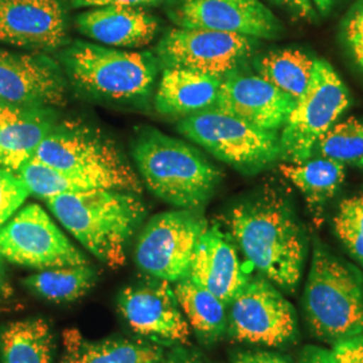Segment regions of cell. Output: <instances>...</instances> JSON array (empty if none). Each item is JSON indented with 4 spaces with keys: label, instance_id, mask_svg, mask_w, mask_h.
Masks as SVG:
<instances>
[{
    "label": "cell",
    "instance_id": "obj_39",
    "mask_svg": "<svg viewBox=\"0 0 363 363\" xmlns=\"http://www.w3.org/2000/svg\"><path fill=\"white\" fill-rule=\"evenodd\" d=\"M13 289L10 281L7 280V276L3 269L1 261H0V300H7L13 296Z\"/></svg>",
    "mask_w": 363,
    "mask_h": 363
},
{
    "label": "cell",
    "instance_id": "obj_23",
    "mask_svg": "<svg viewBox=\"0 0 363 363\" xmlns=\"http://www.w3.org/2000/svg\"><path fill=\"white\" fill-rule=\"evenodd\" d=\"M174 294L184 318L198 337L213 343L228 331V306L189 276L175 283Z\"/></svg>",
    "mask_w": 363,
    "mask_h": 363
},
{
    "label": "cell",
    "instance_id": "obj_13",
    "mask_svg": "<svg viewBox=\"0 0 363 363\" xmlns=\"http://www.w3.org/2000/svg\"><path fill=\"white\" fill-rule=\"evenodd\" d=\"M169 21L184 28L235 33L256 39H277L280 19L262 0H163Z\"/></svg>",
    "mask_w": 363,
    "mask_h": 363
},
{
    "label": "cell",
    "instance_id": "obj_16",
    "mask_svg": "<svg viewBox=\"0 0 363 363\" xmlns=\"http://www.w3.org/2000/svg\"><path fill=\"white\" fill-rule=\"evenodd\" d=\"M58 66L45 55L0 50V103L46 106L65 101Z\"/></svg>",
    "mask_w": 363,
    "mask_h": 363
},
{
    "label": "cell",
    "instance_id": "obj_42",
    "mask_svg": "<svg viewBox=\"0 0 363 363\" xmlns=\"http://www.w3.org/2000/svg\"><path fill=\"white\" fill-rule=\"evenodd\" d=\"M7 311V308H3V307H0V312Z\"/></svg>",
    "mask_w": 363,
    "mask_h": 363
},
{
    "label": "cell",
    "instance_id": "obj_12",
    "mask_svg": "<svg viewBox=\"0 0 363 363\" xmlns=\"http://www.w3.org/2000/svg\"><path fill=\"white\" fill-rule=\"evenodd\" d=\"M259 39L206 28L177 27L160 39L156 54L163 67L187 69L223 78L250 57Z\"/></svg>",
    "mask_w": 363,
    "mask_h": 363
},
{
    "label": "cell",
    "instance_id": "obj_24",
    "mask_svg": "<svg viewBox=\"0 0 363 363\" xmlns=\"http://www.w3.org/2000/svg\"><path fill=\"white\" fill-rule=\"evenodd\" d=\"M54 337L45 319L31 318L0 328V363H52Z\"/></svg>",
    "mask_w": 363,
    "mask_h": 363
},
{
    "label": "cell",
    "instance_id": "obj_33",
    "mask_svg": "<svg viewBox=\"0 0 363 363\" xmlns=\"http://www.w3.org/2000/svg\"><path fill=\"white\" fill-rule=\"evenodd\" d=\"M330 352L333 363H363V333L337 342Z\"/></svg>",
    "mask_w": 363,
    "mask_h": 363
},
{
    "label": "cell",
    "instance_id": "obj_41",
    "mask_svg": "<svg viewBox=\"0 0 363 363\" xmlns=\"http://www.w3.org/2000/svg\"><path fill=\"white\" fill-rule=\"evenodd\" d=\"M355 166H358V167H359V169H363V159H362V160H359V162H358V163H357V164H355Z\"/></svg>",
    "mask_w": 363,
    "mask_h": 363
},
{
    "label": "cell",
    "instance_id": "obj_22",
    "mask_svg": "<svg viewBox=\"0 0 363 363\" xmlns=\"http://www.w3.org/2000/svg\"><path fill=\"white\" fill-rule=\"evenodd\" d=\"M164 349L150 340L113 337L91 342L77 330H66L60 363H159Z\"/></svg>",
    "mask_w": 363,
    "mask_h": 363
},
{
    "label": "cell",
    "instance_id": "obj_15",
    "mask_svg": "<svg viewBox=\"0 0 363 363\" xmlns=\"http://www.w3.org/2000/svg\"><path fill=\"white\" fill-rule=\"evenodd\" d=\"M295 103V99L259 74H242L234 70L222 78L213 108L240 117L261 130L279 132Z\"/></svg>",
    "mask_w": 363,
    "mask_h": 363
},
{
    "label": "cell",
    "instance_id": "obj_34",
    "mask_svg": "<svg viewBox=\"0 0 363 363\" xmlns=\"http://www.w3.org/2000/svg\"><path fill=\"white\" fill-rule=\"evenodd\" d=\"M276 6L286 10L292 18L306 22H315L318 13L311 0H269Z\"/></svg>",
    "mask_w": 363,
    "mask_h": 363
},
{
    "label": "cell",
    "instance_id": "obj_29",
    "mask_svg": "<svg viewBox=\"0 0 363 363\" xmlns=\"http://www.w3.org/2000/svg\"><path fill=\"white\" fill-rule=\"evenodd\" d=\"M315 151L343 164H357L363 159V121L350 117L337 123L316 144Z\"/></svg>",
    "mask_w": 363,
    "mask_h": 363
},
{
    "label": "cell",
    "instance_id": "obj_31",
    "mask_svg": "<svg viewBox=\"0 0 363 363\" xmlns=\"http://www.w3.org/2000/svg\"><path fill=\"white\" fill-rule=\"evenodd\" d=\"M340 39L352 64L363 73V0H357L340 22Z\"/></svg>",
    "mask_w": 363,
    "mask_h": 363
},
{
    "label": "cell",
    "instance_id": "obj_4",
    "mask_svg": "<svg viewBox=\"0 0 363 363\" xmlns=\"http://www.w3.org/2000/svg\"><path fill=\"white\" fill-rule=\"evenodd\" d=\"M303 308L312 335L331 346L363 333V276L319 241L312 249Z\"/></svg>",
    "mask_w": 363,
    "mask_h": 363
},
{
    "label": "cell",
    "instance_id": "obj_2",
    "mask_svg": "<svg viewBox=\"0 0 363 363\" xmlns=\"http://www.w3.org/2000/svg\"><path fill=\"white\" fill-rule=\"evenodd\" d=\"M45 201L54 217L94 257L111 268L125 262V247L145 213L136 195L96 189Z\"/></svg>",
    "mask_w": 363,
    "mask_h": 363
},
{
    "label": "cell",
    "instance_id": "obj_40",
    "mask_svg": "<svg viewBox=\"0 0 363 363\" xmlns=\"http://www.w3.org/2000/svg\"><path fill=\"white\" fill-rule=\"evenodd\" d=\"M316 13L327 15L328 11L333 9L335 0H311Z\"/></svg>",
    "mask_w": 363,
    "mask_h": 363
},
{
    "label": "cell",
    "instance_id": "obj_14",
    "mask_svg": "<svg viewBox=\"0 0 363 363\" xmlns=\"http://www.w3.org/2000/svg\"><path fill=\"white\" fill-rule=\"evenodd\" d=\"M117 306L132 331L157 345L184 346L190 339V325L184 318L172 286L156 280L125 288Z\"/></svg>",
    "mask_w": 363,
    "mask_h": 363
},
{
    "label": "cell",
    "instance_id": "obj_21",
    "mask_svg": "<svg viewBox=\"0 0 363 363\" xmlns=\"http://www.w3.org/2000/svg\"><path fill=\"white\" fill-rule=\"evenodd\" d=\"M222 78L187 69L166 67L156 91L160 113L190 116L216 104Z\"/></svg>",
    "mask_w": 363,
    "mask_h": 363
},
{
    "label": "cell",
    "instance_id": "obj_17",
    "mask_svg": "<svg viewBox=\"0 0 363 363\" xmlns=\"http://www.w3.org/2000/svg\"><path fill=\"white\" fill-rule=\"evenodd\" d=\"M65 40L61 0H0V42L33 50H54Z\"/></svg>",
    "mask_w": 363,
    "mask_h": 363
},
{
    "label": "cell",
    "instance_id": "obj_25",
    "mask_svg": "<svg viewBox=\"0 0 363 363\" xmlns=\"http://www.w3.org/2000/svg\"><path fill=\"white\" fill-rule=\"evenodd\" d=\"M281 172L298 187L308 206L318 213L337 195L346 177L345 164L327 157L289 163L281 167Z\"/></svg>",
    "mask_w": 363,
    "mask_h": 363
},
{
    "label": "cell",
    "instance_id": "obj_5",
    "mask_svg": "<svg viewBox=\"0 0 363 363\" xmlns=\"http://www.w3.org/2000/svg\"><path fill=\"white\" fill-rule=\"evenodd\" d=\"M64 62L79 88L115 101L145 97L155 81L156 60L148 52L77 42L65 52Z\"/></svg>",
    "mask_w": 363,
    "mask_h": 363
},
{
    "label": "cell",
    "instance_id": "obj_32",
    "mask_svg": "<svg viewBox=\"0 0 363 363\" xmlns=\"http://www.w3.org/2000/svg\"><path fill=\"white\" fill-rule=\"evenodd\" d=\"M30 191L18 172L0 167V228L22 208Z\"/></svg>",
    "mask_w": 363,
    "mask_h": 363
},
{
    "label": "cell",
    "instance_id": "obj_37",
    "mask_svg": "<svg viewBox=\"0 0 363 363\" xmlns=\"http://www.w3.org/2000/svg\"><path fill=\"white\" fill-rule=\"evenodd\" d=\"M159 363H208L198 354L187 350L182 346L174 347L167 355L164 354L163 359Z\"/></svg>",
    "mask_w": 363,
    "mask_h": 363
},
{
    "label": "cell",
    "instance_id": "obj_36",
    "mask_svg": "<svg viewBox=\"0 0 363 363\" xmlns=\"http://www.w3.org/2000/svg\"><path fill=\"white\" fill-rule=\"evenodd\" d=\"M74 7H106V6H136V7H143V6H151V4H157L163 0H70Z\"/></svg>",
    "mask_w": 363,
    "mask_h": 363
},
{
    "label": "cell",
    "instance_id": "obj_38",
    "mask_svg": "<svg viewBox=\"0 0 363 363\" xmlns=\"http://www.w3.org/2000/svg\"><path fill=\"white\" fill-rule=\"evenodd\" d=\"M300 363H333L331 352L319 346H307L301 351Z\"/></svg>",
    "mask_w": 363,
    "mask_h": 363
},
{
    "label": "cell",
    "instance_id": "obj_8",
    "mask_svg": "<svg viewBox=\"0 0 363 363\" xmlns=\"http://www.w3.org/2000/svg\"><path fill=\"white\" fill-rule=\"evenodd\" d=\"M33 160L60 171L111 178L124 191L142 190L138 175L115 144L84 125H54L39 144Z\"/></svg>",
    "mask_w": 363,
    "mask_h": 363
},
{
    "label": "cell",
    "instance_id": "obj_6",
    "mask_svg": "<svg viewBox=\"0 0 363 363\" xmlns=\"http://www.w3.org/2000/svg\"><path fill=\"white\" fill-rule=\"evenodd\" d=\"M178 130L211 155L245 174H257L281 156L277 132L261 130L216 108L184 117Z\"/></svg>",
    "mask_w": 363,
    "mask_h": 363
},
{
    "label": "cell",
    "instance_id": "obj_7",
    "mask_svg": "<svg viewBox=\"0 0 363 363\" xmlns=\"http://www.w3.org/2000/svg\"><path fill=\"white\" fill-rule=\"evenodd\" d=\"M350 106L349 91L334 67L316 60L311 82L298 97L280 130V159L300 163L313 155L315 147Z\"/></svg>",
    "mask_w": 363,
    "mask_h": 363
},
{
    "label": "cell",
    "instance_id": "obj_19",
    "mask_svg": "<svg viewBox=\"0 0 363 363\" xmlns=\"http://www.w3.org/2000/svg\"><path fill=\"white\" fill-rule=\"evenodd\" d=\"M78 30L111 48H140L155 38L159 22L136 6H106L78 15Z\"/></svg>",
    "mask_w": 363,
    "mask_h": 363
},
{
    "label": "cell",
    "instance_id": "obj_28",
    "mask_svg": "<svg viewBox=\"0 0 363 363\" xmlns=\"http://www.w3.org/2000/svg\"><path fill=\"white\" fill-rule=\"evenodd\" d=\"M97 274L86 265L43 269L31 274L25 286L35 295L52 303H70L85 296L94 286Z\"/></svg>",
    "mask_w": 363,
    "mask_h": 363
},
{
    "label": "cell",
    "instance_id": "obj_26",
    "mask_svg": "<svg viewBox=\"0 0 363 363\" xmlns=\"http://www.w3.org/2000/svg\"><path fill=\"white\" fill-rule=\"evenodd\" d=\"M18 175L25 182L30 194L37 195L43 199L96 189L121 190L120 184L111 178L50 169L33 159L18 171Z\"/></svg>",
    "mask_w": 363,
    "mask_h": 363
},
{
    "label": "cell",
    "instance_id": "obj_10",
    "mask_svg": "<svg viewBox=\"0 0 363 363\" xmlns=\"http://www.w3.org/2000/svg\"><path fill=\"white\" fill-rule=\"evenodd\" d=\"M228 333L250 345L283 347L298 339V316L281 289L265 277L250 279L229 304Z\"/></svg>",
    "mask_w": 363,
    "mask_h": 363
},
{
    "label": "cell",
    "instance_id": "obj_9",
    "mask_svg": "<svg viewBox=\"0 0 363 363\" xmlns=\"http://www.w3.org/2000/svg\"><path fill=\"white\" fill-rule=\"evenodd\" d=\"M206 228V220L189 208L152 217L138 240L139 268L156 280L178 283L189 276L195 247Z\"/></svg>",
    "mask_w": 363,
    "mask_h": 363
},
{
    "label": "cell",
    "instance_id": "obj_27",
    "mask_svg": "<svg viewBox=\"0 0 363 363\" xmlns=\"http://www.w3.org/2000/svg\"><path fill=\"white\" fill-rule=\"evenodd\" d=\"M315 60L298 49L268 52L257 61V74L298 100L311 82Z\"/></svg>",
    "mask_w": 363,
    "mask_h": 363
},
{
    "label": "cell",
    "instance_id": "obj_30",
    "mask_svg": "<svg viewBox=\"0 0 363 363\" xmlns=\"http://www.w3.org/2000/svg\"><path fill=\"white\" fill-rule=\"evenodd\" d=\"M334 229L351 257L363 267V193L351 195L339 203Z\"/></svg>",
    "mask_w": 363,
    "mask_h": 363
},
{
    "label": "cell",
    "instance_id": "obj_1",
    "mask_svg": "<svg viewBox=\"0 0 363 363\" xmlns=\"http://www.w3.org/2000/svg\"><path fill=\"white\" fill-rule=\"evenodd\" d=\"M229 228L247 262L279 289L294 294L307 259V238L289 201L268 190L234 206Z\"/></svg>",
    "mask_w": 363,
    "mask_h": 363
},
{
    "label": "cell",
    "instance_id": "obj_3",
    "mask_svg": "<svg viewBox=\"0 0 363 363\" xmlns=\"http://www.w3.org/2000/svg\"><path fill=\"white\" fill-rule=\"evenodd\" d=\"M132 155L148 190L175 208L203 206L220 179V171L196 148L154 128L136 135Z\"/></svg>",
    "mask_w": 363,
    "mask_h": 363
},
{
    "label": "cell",
    "instance_id": "obj_11",
    "mask_svg": "<svg viewBox=\"0 0 363 363\" xmlns=\"http://www.w3.org/2000/svg\"><path fill=\"white\" fill-rule=\"evenodd\" d=\"M0 259L39 271L88 264L49 214L35 203L19 208L0 228Z\"/></svg>",
    "mask_w": 363,
    "mask_h": 363
},
{
    "label": "cell",
    "instance_id": "obj_20",
    "mask_svg": "<svg viewBox=\"0 0 363 363\" xmlns=\"http://www.w3.org/2000/svg\"><path fill=\"white\" fill-rule=\"evenodd\" d=\"M52 127L43 106L0 103V167L18 172L34 157Z\"/></svg>",
    "mask_w": 363,
    "mask_h": 363
},
{
    "label": "cell",
    "instance_id": "obj_35",
    "mask_svg": "<svg viewBox=\"0 0 363 363\" xmlns=\"http://www.w3.org/2000/svg\"><path fill=\"white\" fill-rule=\"evenodd\" d=\"M233 363H292L284 355L267 351H244L234 357Z\"/></svg>",
    "mask_w": 363,
    "mask_h": 363
},
{
    "label": "cell",
    "instance_id": "obj_18",
    "mask_svg": "<svg viewBox=\"0 0 363 363\" xmlns=\"http://www.w3.org/2000/svg\"><path fill=\"white\" fill-rule=\"evenodd\" d=\"M189 277L229 306L250 280L232 240L218 226L206 228L198 240Z\"/></svg>",
    "mask_w": 363,
    "mask_h": 363
}]
</instances>
